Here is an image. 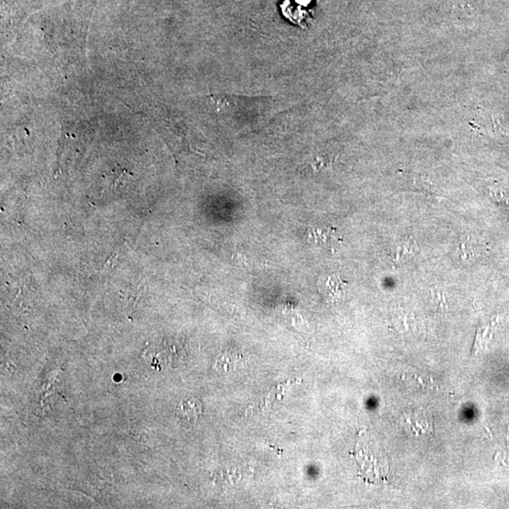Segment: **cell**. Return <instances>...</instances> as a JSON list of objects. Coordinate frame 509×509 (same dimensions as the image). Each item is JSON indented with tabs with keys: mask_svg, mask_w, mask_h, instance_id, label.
Masks as SVG:
<instances>
[{
	"mask_svg": "<svg viewBox=\"0 0 509 509\" xmlns=\"http://www.w3.org/2000/svg\"><path fill=\"white\" fill-rule=\"evenodd\" d=\"M318 289L327 300L336 302L346 292V283L338 275H330L319 279Z\"/></svg>",
	"mask_w": 509,
	"mask_h": 509,
	"instance_id": "obj_1",
	"label": "cell"
},
{
	"mask_svg": "<svg viewBox=\"0 0 509 509\" xmlns=\"http://www.w3.org/2000/svg\"><path fill=\"white\" fill-rule=\"evenodd\" d=\"M309 240L315 245L324 248H331L338 243V236L332 229H311L308 231Z\"/></svg>",
	"mask_w": 509,
	"mask_h": 509,
	"instance_id": "obj_2",
	"label": "cell"
},
{
	"mask_svg": "<svg viewBox=\"0 0 509 509\" xmlns=\"http://www.w3.org/2000/svg\"><path fill=\"white\" fill-rule=\"evenodd\" d=\"M418 250V246L416 245L415 240L412 239H404L400 240L395 246H393L391 251V258L395 264H401L409 261L414 256L416 251Z\"/></svg>",
	"mask_w": 509,
	"mask_h": 509,
	"instance_id": "obj_3",
	"label": "cell"
},
{
	"mask_svg": "<svg viewBox=\"0 0 509 509\" xmlns=\"http://www.w3.org/2000/svg\"><path fill=\"white\" fill-rule=\"evenodd\" d=\"M202 405L197 399L190 398L184 400L177 407V414L180 420L193 423L201 415Z\"/></svg>",
	"mask_w": 509,
	"mask_h": 509,
	"instance_id": "obj_4",
	"label": "cell"
}]
</instances>
